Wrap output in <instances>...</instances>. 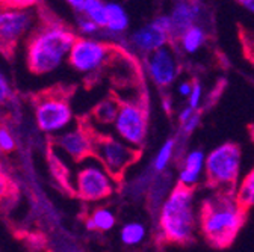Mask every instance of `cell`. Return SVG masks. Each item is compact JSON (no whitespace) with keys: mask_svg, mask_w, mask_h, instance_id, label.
<instances>
[{"mask_svg":"<svg viewBox=\"0 0 254 252\" xmlns=\"http://www.w3.org/2000/svg\"><path fill=\"white\" fill-rule=\"evenodd\" d=\"M247 211L236 200V194L216 191V194L206 198L198 220L207 243L219 249L230 246L245 224Z\"/></svg>","mask_w":254,"mask_h":252,"instance_id":"cell-1","label":"cell"},{"mask_svg":"<svg viewBox=\"0 0 254 252\" xmlns=\"http://www.w3.org/2000/svg\"><path fill=\"white\" fill-rule=\"evenodd\" d=\"M74 30L61 23L37 27L26 43V64L37 76H46L65 64L76 41Z\"/></svg>","mask_w":254,"mask_h":252,"instance_id":"cell-2","label":"cell"},{"mask_svg":"<svg viewBox=\"0 0 254 252\" xmlns=\"http://www.w3.org/2000/svg\"><path fill=\"white\" fill-rule=\"evenodd\" d=\"M159 228L170 243L186 245L192 240L197 228L192 187L177 184L168 194L159 213Z\"/></svg>","mask_w":254,"mask_h":252,"instance_id":"cell-3","label":"cell"},{"mask_svg":"<svg viewBox=\"0 0 254 252\" xmlns=\"http://www.w3.org/2000/svg\"><path fill=\"white\" fill-rule=\"evenodd\" d=\"M118 180L97 160V157L88 155L77 163L73 177L74 194L86 202H100L112 197Z\"/></svg>","mask_w":254,"mask_h":252,"instance_id":"cell-4","label":"cell"},{"mask_svg":"<svg viewBox=\"0 0 254 252\" xmlns=\"http://www.w3.org/2000/svg\"><path fill=\"white\" fill-rule=\"evenodd\" d=\"M241 148L227 142L216 147L206 157V181L215 191L236 194L241 169Z\"/></svg>","mask_w":254,"mask_h":252,"instance_id":"cell-5","label":"cell"},{"mask_svg":"<svg viewBox=\"0 0 254 252\" xmlns=\"http://www.w3.org/2000/svg\"><path fill=\"white\" fill-rule=\"evenodd\" d=\"M139 151V148L124 142L118 136L95 133L92 155L97 157V160L117 180H121L124 172L138 160Z\"/></svg>","mask_w":254,"mask_h":252,"instance_id":"cell-6","label":"cell"},{"mask_svg":"<svg viewBox=\"0 0 254 252\" xmlns=\"http://www.w3.org/2000/svg\"><path fill=\"white\" fill-rule=\"evenodd\" d=\"M114 51L115 47L102 40L94 37H80L76 38L67 62L74 71L85 76H94L106 68Z\"/></svg>","mask_w":254,"mask_h":252,"instance_id":"cell-7","label":"cell"},{"mask_svg":"<svg viewBox=\"0 0 254 252\" xmlns=\"http://www.w3.org/2000/svg\"><path fill=\"white\" fill-rule=\"evenodd\" d=\"M35 122L40 132L55 136L74 122V112L65 96L61 92H47L35 103Z\"/></svg>","mask_w":254,"mask_h":252,"instance_id":"cell-8","label":"cell"},{"mask_svg":"<svg viewBox=\"0 0 254 252\" xmlns=\"http://www.w3.org/2000/svg\"><path fill=\"white\" fill-rule=\"evenodd\" d=\"M37 12L29 8L0 9V49L14 50L37 29Z\"/></svg>","mask_w":254,"mask_h":252,"instance_id":"cell-9","label":"cell"},{"mask_svg":"<svg viewBox=\"0 0 254 252\" xmlns=\"http://www.w3.org/2000/svg\"><path fill=\"white\" fill-rule=\"evenodd\" d=\"M112 125L120 139L141 150L147 136V110L142 100L121 101Z\"/></svg>","mask_w":254,"mask_h":252,"instance_id":"cell-10","label":"cell"},{"mask_svg":"<svg viewBox=\"0 0 254 252\" xmlns=\"http://www.w3.org/2000/svg\"><path fill=\"white\" fill-rule=\"evenodd\" d=\"M95 132L89 124H71L68 129L53 136V148L61 154L62 159L79 163L92 155Z\"/></svg>","mask_w":254,"mask_h":252,"instance_id":"cell-11","label":"cell"},{"mask_svg":"<svg viewBox=\"0 0 254 252\" xmlns=\"http://www.w3.org/2000/svg\"><path fill=\"white\" fill-rule=\"evenodd\" d=\"M171 40V20L170 15H161L145 26L139 27L130 35L129 44L132 50L150 54L154 50L161 49L168 44Z\"/></svg>","mask_w":254,"mask_h":252,"instance_id":"cell-12","label":"cell"},{"mask_svg":"<svg viewBox=\"0 0 254 252\" xmlns=\"http://www.w3.org/2000/svg\"><path fill=\"white\" fill-rule=\"evenodd\" d=\"M177 60L167 46L154 50L147 57V71L150 79L161 88L170 86L177 77Z\"/></svg>","mask_w":254,"mask_h":252,"instance_id":"cell-13","label":"cell"},{"mask_svg":"<svg viewBox=\"0 0 254 252\" xmlns=\"http://www.w3.org/2000/svg\"><path fill=\"white\" fill-rule=\"evenodd\" d=\"M201 14L200 3L194 0H177L170 20H171V40H179L182 34L190 26H194Z\"/></svg>","mask_w":254,"mask_h":252,"instance_id":"cell-14","label":"cell"},{"mask_svg":"<svg viewBox=\"0 0 254 252\" xmlns=\"http://www.w3.org/2000/svg\"><path fill=\"white\" fill-rule=\"evenodd\" d=\"M206 166V157L201 150H192L186 157L183 168L179 172V184L194 187L198 184L203 169Z\"/></svg>","mask_w":254,"mask_h":252,"instance_id":"cell-15","label":"cell"},{"mask_svg":"<svg viewBox=\"0 0 254 252\" xmlns=\"http://www.w3.org/2000/svg\"><path fill=\"white\" fill-rule=\"evenodd\" d=\"M117 225V214L109 207H97L91 211L85 220V227L88 231L108 233Z\"/></svg>","mask_w":254,"mask_h":252,"instance_id":"cell-16","label":"cell"},{"mask_svg":"<svg viewBox=\"0 0 254 252\" xmlns=\"http://www.w3.org/2000/svg\"><path fill=\"white\" fill-rule=\"evenodd\" d=\"M129 29V14L126 9L115 3L109 2L106 3V24H105V32L111 35H121Z\"/></svg>","mask_w":254,"mask_h":252,"instance_id":"cell-17","label":"cell"},{"mask_svg":"<svg viewBox=\"0 0 254 252\" xmlns=\"http://www.w3.org/2000/svg\"><path fill=\"white\" fill-rule=\"evenodd\" d=\"M147 236V228L142 222L132 220L121 227L120 230V240L126 246H138L144 242Z\"/></svg>","mask_w":254,"mask_h":252,"instance_id":"cell-18","label":"cell"},{"mask_svg":"<svg viewBox=\"0 0 254 252\" xmlns=\"http://www.w3.org/2000/svg\"><path fill=\"white\" fill-rule=\"evenodd\" d=\"M179 40H180V44H182V47H183V50L186 53H195L204 44L206 32H204V29L201 26L194 24V26H190L189 29H186Z\"/></svg>","mask_w":254,"mask_h":252,"instance_id":"cell-19","label":"cell"},{"mask_svg":"<svg viewBox=\"0 0 254 252\" xmlns=\"http://www.w3.org/2000/svg\"><path fill=\"white\" fill-rule=\"evenodd\" d=\"M120 103L121 101H118L117 99H106V100L100 101L92 112V118L95 119V122L102 124V125L114 124L115 116L120 109Z\"/></svg>","mask_w":254,"mask_h":252,"instance_id":"cell-20","label":"cell"},{"mask_svg":"<svg viewBox=\"0 0 254 252\" xmlns=\"http://www.w3.org/2000/svg\"><path fill=\"white\" fill-rule=\"evenodd\" d=\"M236 200L245 210L254 207V168L236 189Z\"/></svg>","mask_w":254,"mask_h":252,"instance_id":"cell-21","label":"cell"},{"mask_svg":"<svg viewBox=\"0 0 254 252\" xmlns=\"http://www.w3.org/2000/svg\"><path fill=\"white\" fill-rule=\"evenodd\" d=\"M80 14L89 17L92 21L97 23L102 27V30L105 29V24H106V2H103V0H86Z\"/></svg>","mask_w":254,"mask_h":252,"instance_id":"cell-22","label":"cell"},{"mask_svg":"<svg viewBox=\"0 0 254 252\" xmlns=\"http://www.w3.org/2000/svg\"><path fill=\"white\" fill-rule=\"evenodd\" d=\"M174 148H176V141L174 139H168L161 150L157 151L154 160H153V171L156 174H161L167 169V166L170 165L173 154H174Z\"/></svg>","mask_w":254,"mask_h":252,"instance_id":"cell-23","label":"cell"},{"mask_svg":"<svg viewBox=\"0 0 254 252\" xmlns=\"http://www.w3.org/2000/svg\"><path fill=\"white\" fill-rule=\"evenodd\" d=\"M76 27L82 34V37H94L102 30V27L97 23L92 21L89 17H86L83 14H79V17L76 20Z\"/></svg>","mask_w":254,"mask_h":252,"instance_id":"cell-24","label":"cell"},{"mask_svg":"<svg viewBox=\"0 0 254 252\" xmlns=\"http://www.w3.org/2000/svg\"><path fill=\"white\" fill-rule=\"evenodd\" d=\"M17 147L15 136L6 127H0V151L2 152H12Z\"/></svg>","mask_w":254,"mask_h":252,"instance_id":"cell-25","label":"cell"},{"mask_svg":"<svg viewBox=\"0 0 254 252\" xmlns=\"http://www.w3.org/2000/svg\"><path fill=\"white\" fill-rule=\"evenodd\" d=\"M11 192V181L8 178L6 171L3 169V165L0 163V201L6 198Z\"/></svg>","mask_w":254,"mask_h":252,"instance_id":"cell-26","label":"cell"},{"mask_svg":"<svg viewBox=\"0 0 254 252\" xmlns=\"http://www.w3.org/2000/svg\"><path fill=\"white\" fill-rule=\"evenodd\" d=\"M198 121H200V115L197 112H194L186 121L182 122V130H183V133L185 135H190V133H192L195 130V127L198 125Z\"/></svg>","mask_w":254,"mask_h":252,"instance_id":"cell-27","label":"cell"},{"mask_svg":"<svg viewBox=\"0 0 254 252\" xmlns=\"http://www.w3.org/2000/svg\"><path fill=\"white\" fill-rule=\"evenodd\" d=\"M201 85L198 82L194 83V88H192V92H190V96H189V107H192V109H198L200 106V100H201Z\"/></svg>","mask_w":254,"mask_h":252,"instance_id":"cell-28","label":"cell"},{"mask_svg":"<svg viewBox=\"0 0 254 252\" xmlns=\"http://www.w3.org/2000/svg\"><path fill=\"white\" fill-rule=\"evenodd\" d=\"M11 97V86L5 77V74L0 71V103L8 101Z\"/></svg>","mask_w":254,"mask_h":252,"instance_id":"cell-29","label":"cell"},{"mask_svg":"<svg viewBox=\"0 0 254 252\" xmlns=\"http://www.w3.org/2000/svg\"><path fill=\"white\" fill-rule=\"evenodd\" d=\"M192 88H194V83H192V82H183V83H180V86H179L180 96L189 97V96H190V92H192Z\"/></svg>","mask_w":254,"mask_h":252,"instance_id":"cell-30","label":"cell"},{"mask_svg":"<svg viewBox=\"0 0 254 252\" xmlns=\"http://www.w3.org/2000/svg\"><path fill=\"white\" fill-rule=\"evenodd\" d=\"M65 2H67L77 14H80L82 9H83V6H85V2H86V0H65Z\"/></svg>","mask_w":254,"mask_h":252,"instance_id":"cell-31","label":"cell"},{"mask_svg":"<svg viewBox=\"0 0 254 252\" xmlns=\"http://www.w3.org/2000/svg\"><path fill=\"white\" fill-rule=\"evenodd\" d=\"M238 3L241 6H244L247 11H250V12L254 14V0H238Z\"/></svg>","mask_w":254,"mask_h":252,"instance_id":"cell-32","label":"cell"},{"mask_svg":"<svg viewBox=\"0 0 254 252\" xmlns=\"http://www.w3.org/2000/svg\"><path fill=\"white\" fill-rule=\"evenodd\" d=\"M251 135H253V141H254V127H251Z\"/></svg>","mask_w":254,"mask_h":252,"instance_id":"cell-33","label":"cell"}]
</instances>
